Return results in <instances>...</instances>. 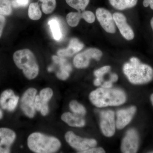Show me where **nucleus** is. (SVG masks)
I'll return each instance as SVG.
<instances>
[{
  "label": "nucleus",
  "instance_id": "f257e3e1",
  "mask_svg": "<svg viewBox=\"0 0 153 153\" xmlns=\"http://www.w3.org/2000/svg\"><path fill=\"white\" fill-rule=\"evenodd\" d=\"M89 98L94 105L102 108L121 105L126 102V96L120 89L102 87L91 92Z\"/></svg>",
  "mask_w": 153,
  "mask_h": 153
},
{
  "label": "nucleus",
  "instance_id": "f03ea898",
  "mask_svg": "<svg viewBox=\"0 0 153 153\" xmlns=\"http://www.w3.org/2000/svg\"><path fill=\"white\" fill-rule=\"evenodd\" d=\"M124 73L131 83L136 85L150 82L153 79V69L147 64L141 63L136 57H132L123 67Z\"/></svg>",
  "mask_w": 153,
  "mask_h": 153
},
{
  "label": "nucleus",
  "instance_id": "7ed1b4c3",
  "mask_svg": "<svg viewBox=\"0 0 153 153\" xmlns=\"http://www.w3.org/2000/svg\"><path fill=\"white\" fill-rule=\"evenodd\" d=\"M27 144L30 150L37 153H55L61 147V143L57 138L39 132L33 133L29 136Z\"/></svg>",
  "mask_w": 153,
  "mask_h": 153
},
{
  "label": "nucleus",
  "instance_id": "20e7f679",
  "mask_svg": "<svg viewBox=\"0 0 153 153\" xmlns=\"http://www.w3.org/2000/svg\"><path fill=\"white\" fill-rule=\"evenodd\" d=\"M13 57L16 66L23 70L24 75L27 79H34L38 76L39 66L35 55L30 49L18 50L14 53Z\"/></svg>",
  "mask_w": 153,
  "mask_h": 153
},
{
  "label": "nucleus",
  "instance_id": "39448f33",
  "mask_svg": "<svg viewBox=\"0 0 153 153\" xmlns=\"http://www.w3.org/2000/svg\"><path fill=\"white\" fill-rule=\"evenodd\" d=\"M65 138L68 144L79 153H83L91 148L94 147L97 144L95 140L81 137L71 131L66 132Z\"/></svg>",
  "mask_w": 153,
  "mask_h": 153
},
{
  "label": "nucleus",
  "instance_id": "423d86ee",
  "mask_svg": "<svg viewBox=\"0 0 153 153\" xmlns=\"http://www.w3.org/2000/svg\"><path fill=\"white\" fill-rule=\"evenodd\" d=\"M102 52L99 49L90 48L79 53L74 57V66L78 68H86L89 65L91 59L99 61L102 56Z\"/></svg>",
  "mask_w": 153,
  "mask_h": 153
},
{
  "label": "nucleus",
  "instance_id": "0eeeda50",
  "mask_svg": "<svg viewBox=\"0 0 153 153\" xmlns=\"http://www.w3.org/2000/svg\"><path fill=\"white\" fill-rule=\"evenodd\" d=\"M100 127L102 132L105 137H110L115 132V114L112 110L103 111L100 114Z\"/></svg>",
  "mask_w": 153,
  "mask_h": 153
},
{
  "label": "nucleus",
  "instance_id": "6e6552de",
  "mask_svg": "<svg viewBox=\"0 0 153 153\" xmlns=\"http://www.w3.org/2000/svg\"><path fill=\"white\" fill-rule=\"evenodd\" d=\"M37 92L36 88H29L25 91L21 99V107L22 111L30 118L34 117L36 114L35 100Z\"/></svg>",
  "mask_w": 153,
  "mask_h": 153
},
{
  "label": "nucleus",
  "instance_id": "1a4fd4ad",
  "mask_svg": "<svg viewBox=\"0 0 153 153\" xmlns=\"http://www.w3.org/2000/svg\"><path fill=\"white\" fill-rule=\"evenodd\" d=\"M139 145V137L137 132L134 129H130L126 133L124 137L121 150L123 153H136Z\"/></svg>",
  "mask_w": 153,
  "mask_h": 153
},
{
  "label": "nucleus",
  "instance_id": "9d476101",
  "mask_svg": "<svg viewBox=\"0 0 153 153\" xmlns=\"http://www.w3.org/2000/svg\"><path fill=\"white\" fill-rule=\"evenodd\" d=\"M53 91L50 88H44L40 91L39 95L36 96L35 100V108L40 111L43 116H46L49 113L48 102L52 96Z\"/></svg>",
  "mask_w": 153,
  "mask_h": 153
},
{
  "label": "nucleus",
  "instance_id": "9b49d317",
  "mask_svg": "<svg viewBox=\"0 0 153 153\" xmlns=\"http://www.w3.org/2000/svg\"><path fill=\"white\" fill-rule=\"evenodd\" d=\"M97 18L101 27L108 33L114 34L116 29L113 17L106 9L99 8L96 11Z\"/></svg>",
  "mask_w": 153,
  "mask_h": 153
},
{
  "label": "nucleus",
  "instance_id": "f8f14e48",
  "mask_svg": "<svg viewBox=\"0 0 153 153\" xmlns=\"http://www.w3.org/2000/svg\"><path fill=\"white\" fill-rule=\"evenodd\" d=\"M16 133L7 128H0V153L10 152L11 146L16 139Z\"/></svg>",
  "mask_w": 153,
  "mask_h": 153
},
{
  "label": "nucleus",
  "instance_id": "ddd939ff",
  "mask_svg": "<svg viewBox=\"0 0 153 153\" xmlns=\"http://www.w3.org/2000/svg\"><path fill=\"white\" fill-rule=\"evenodd\" d=\"M115 23L117 26L121 34L126 40H131L134 37V34L131 27L127 23L126 18L123 14L116 13L113 15Z\"/></svg>",
  "mask_w": 153,
  "mask_h": 153
},
{
  "label": "nucleus",
  "instance_id": "4468645a",
  "mask_svg": "<svg viewBox=\"0 0 153 153\" xmlns=\"http://www.w3.org/2000/svg\"><path fill=\"white\" fill-rule=\"evenodd\" d=\"M136 107L131 106L125 109L119 110L117 113L116 126L118 129L124 128L131 121L136 112Z\"/></svg>",
  "mask_w": 153,
  "mask_h": 153
},
{
  "label": "nucleus",
  "instance_id": "2eb2a0df",
  "mask_svg": "<svg viewBox=\"0 0 153 153\" xmlns=\"http://www.w3.org/2000/svg\"><path fill=\"white\" fill-rule=\"evenodd\" d=\"M52 60L54 63L60 66V70L56 73L57 78L61 80H66L69 77L70 72L72 70L71 65L67 63L66 59L60 56L54 55L52 56Z\"/></svg>",
  "mask_w": 153,
  "mask_h": 153
},
{
  "label": "nucleus",
  "instance_id": "dca6fc26",
  "mask_svg": "<svg viewBox=\"0 0 153 153\" xmlns=\"http://www.w3.org/2000/svg\"><path fill=\"white\" fill-rule=\"evenodd\" d=\"M84 47V45L76 38H72L70 41L68 47L66 49H59L57 55L60 57H71L79 52Z\"/></svg>",
  "mask_w": 153,
  "mask_h": 153
},
{
  "label": "nucleus",
  "instance_id": "f3484780",
  "mask_svg": "<svg viewBox=\"0 0 153 153\" xmlns=\"http://www.w3.org/2000/svg\"><path fill=\"white\" fill-rule=\"evenodd\" d=\"M62 120L68 126L74 127H82L85 126V121L82 116L70 112H65L61 116Z\"/></svg>",
  "mask_w": 153,
  "mask_h": 153
},
{
  "label": "nucleus",
  "instance_id": "a211bd4d",
  "mask_svg": "<svg viewBox=\"0 0 153 153\" xmlns=\"http://www.w3.org/2000/svg\"><path fill=\"white\" fill-rule=\"evenodd\" d=\"M48 24L54 39L57 41L61 40L63 37V33L59 20L57 18H52L48 21Z\"/></svg>",
  "mask_w": 153,
  "mask_h": 153
},
{
  "label": "nucleus",
  "instance_id": "6ab92c4d",
  "mask_svg": "<svg viewBox=\"0 0 153 153\" xmlns=\"http://www.w3.org/2000/svg\"><path fill=\"white\" fill-rule=\"evenodd\" d=\"M138 0H109V2L114 8L118 10H125L134 7L137 3Z\"/></svg>",
  "mask_w": 153,
  "mask_h": 153
},
{
  "label": "nucleus",
  "instance_id": "aec40b11",
  "mask_svg": "<svg viewBox=\"0 0 153 153\" xmlns=\"http://www.w3.org/2000/svg\"><path fill=\"white\" fill-rule=\"evenodd\" d=\"M28 15L31 20L37 21L41 19L42 13L38 3H32L30 4L28 9Z\"/></svg>",
  "mask_w": 153,
  "mask_h": 153
},
{
  "label": "nucleus",
  "instance_id": "412c9836",
  "mask_svg": "<svg viewBox=\"0 0 153 153\" xmlns=\"http://www.w3.org/2000/svg\"><path fill=\"white\" fill-rule=\"evenodd\" d=\"M90 0H66L68 5L78 11L84 10L88 5Z\"/></svg>",
  "mask_w": 153,
  "mask_h": 153
},
{
  "label": "nucleus",
  "instance_id": "4be33fe9",
  "mask_svg": "<svg viewBox=\"0 0 153 153\" xmlns=\"http://www.w3.org/2000/svg\"><path fill=\"white\" fill-rule=\"evenodd\" d=\"M82 19L81 11L78 12H71L66 16V20L69 26L71 27H75L79 24L80 19Z\"/></svg>",
  "mask_w": 153,
  "mask_h": 153
},
{
  "label": "nucleus",
  "instance_id": "5701e85b",
  "mask_svg": "<svg viewBox=\"0 0 153 153\" xmlns=\"http://www.w3.org/2000/svg\"><path fill=\"white\" fill-rule=\"evenodd\" d=\"M39 1L41 3V8L45 14L51 13L56 8V0H39Z\"/></svg>",
  "mask_w": 153,
  "mask_h": 153
},
{
  "label": "nucleus",
  "instance_id": "b1692460",
  "mask_svg": "<svg viewBox=\"0 0 153 153\" xmlns=\"http://www.w3.org/2000/svg\"><path fill=\"white\" fill-rule=\"evenodd\" d=\"M69 107L74 114L84 116L86 113L85 108L76 100H72L69 103Z\"/></svg>",
  "mask_w": 153,
  "mask_h": 153
},
{
  "label": "nucleus",
  "instance_id": "393cba45",
  "mask_svg": "<svg viewBox=\"0 0 153 153\" xmlns=\"http://www.w3.org/2000/svg\"><path fill=\"white\" fill-rule=\"evenodd\" d=\"M12 13V2L10 0H0V15L9 16Z\"/></svg>",
  "mask_w": 153,
  "mask_h": 153
},
{
  "label": "nucleus",
  "instance_id": "a878e982",
  "mask_svg": "<svg viewBox=\"0 0 153 153\" xmlns=\"http://www.w3.org/2000/svg\"><path fill=\"white\" fill-rule=\"evenodd\" d=\"M14 94V91L11 89H7L3 91L0 97V106L3 109L6 110L8 102Z\"/></svg>",
  "mask_w": 153,
  "mask_h": 153
},
{
  "label": "nucleus",
  "instance_id": "bb28decb",
  "mask_svg": "<svg viewBox=\"0 0 153 153\" xmlns=\"http://www.w3.org/2000/svg\"><path fill=\"white\" fill-rule=\"evenodd\" d=\"M19 97L14 94L8 102L7 107H6V110L9 111H14L16 108L18 102H19Z\"/></svg>",
  "mask_w": 153,
  "mask_h": 153
},
{
  "label": "nucleus",
  "instance_id": "cd10ccee",
  "mask_svg": "<svg viewBox=\"0 0 153 153\" xmlns=\"http://www.w3.org/2000/svg\"><path fill=\"white\" fill-rule=\"evenodd\" d=\"M110 66H104L101 68L96 70L94 72V75L97 78H98L102 81L103 76L105 74L108 72L110 70Z\"/></svg>",
  "mask_w": 153,
  "mask_h": 153
},
{
  "label": "nucleus",
  "instance_id": "c85d7f7f",
  "mask_svg": "<svg viewBox=\"0 0 153 153\" xmlns=\"http://www.w3.org/2000/svg\"><path fill=\"white\" fill-rule=\"evenodd\" d=\"M82 19L88 23H93L95 21V17L94 14L90 11H85L82 12Z\"/></svg>",
  "mask_w": 153,
  "mask_h": 153
},
{
  "label": "nucleus",
  "instance_id": "c756f323",
  "mask_svg": "<svg viewBox=\"0 0 153 153\" xmlns=\"http://www.w3.org/2000/svg\"><path fill=\"white\" fill-rule=\"evenodd\" d=\"M30 0H12V6L14 8L24 7H27Z\"/></svg>",
  "mask_w": 153,
  "mask_h": 153
},
{
  "label": "nucleus",
  "instance_id": "7c9ffc66",
  "mask_svg": "<svg viewBox=\"0 0 153 153\" xmlns=\"http://www.w3.org/2000/svg\"><path fill=\"white\" fill-rule=\"evenodd\" d=\"M105 151L102 148L94 147L91 148L85 151L83 153H104Z\"/></svg>",
  "mask_w": 153,
  "mask_h": 153
},
{
  "label": "nucleus",
  "instance_id": "2f4dec72",
  "mask_svg": "<svg viewBox=\"0 0 153 153\" xmlns=\"http://www.w3.org/2000/svg\"><path fill=\"white\" fill-rule=\"evenodd\" d=\"M5 19L4 16L0 15V38L2 36L3 29L5 25Z\"/></svg>",
  "mask_w": 153,
  "mask_h": 153
},
{
  "label": "nucleus",
  "instance_id": "473e14b6",
  "mask_svg": "<svg viewBox=\"0 0 153 153\" xmlns=\"http://www.w3.org/2000/svg\"><path fill=\"white\" fill-rule=\"evenodd\" d=\"M143 5L146 7L150 6L151 8L153 10V0H144Z\"/></svg>",
  "mask_w": 153,
  "mask_h": 153
},
{
  "label": "nucleus",
  "instance_id": "72a5a7b5",
  "mask_svg": "<svg viewBox=\"0 0 153 153\" xmlns=\"http://www.w3.org/2000/svg\"><path fill=\"white\" fill-rule=\"evenodd\" d=\"M118 79V76L117 74H111L110 78L109 81L113 83V82H116Z\"/></svg>",
  "mask_w": 153,
  "mask_h": 153
},
{
  "label": "nucleus",
  "instance_id": "f704fd0d",
  "mask_svg": "<svg viewBox=\"0 0 153 153\" xmlns=\"http://www.w3.org/2000/svg\"><path fill=\"white\" fill-rule=\"evenodd\" d=\"M112 82H111L109 80H108L104 82L102 87L104 88H111L112 86Z\"/></svg>",
  "mask_w": 153,
  "mask_h": 153
},
{
  "label": "nucleus",
  "instance_id": "c9c22d12",
  "mask_svg": "<svg viewBox=\"0 0 153 153\" xmlns=\"http://www.w3.org/2000/svg\"><path fill=\"white\" fill-rule=\"evenodd\" d=\"M102 82V81L100 79H98V78H96L94 79V85H95V86H98L101 85Z\"/></svg>",
  "mask_w": 153,
  "mask_h": 153
},
{
  "label": "nucleus",
  "instance_id": "e433bc0d",
  "mask_svg": "<svg viewBox=\"0 0 153 153\" xmlns=\"http://www.w3.org/2000/svg\"><path fill=\"white\" fill-rule=\"evenodd\" d=\"M3 116V114L2 111L0 109V120H1V119L2 118Z\"/></svg>",
  "mask_w": 153,
  "mask_h": 153
},
{
  "label": "nucleus",
  "instance_id": "4c0bfd02",
  "mask_svg": "<svg viewBox=\"0 0 153 153\" xmlns=\"http://www.w3.org/2000/svg\"><path fill=\"white\" fill-rule=\"evenodd\" d=\"M151 26L153 31V17L152 18V20L151 21Z\"/></svg>",
  "mask_w": 153,
  "mask_h": 153
},
{
  "label": "nucleus",
  "instance_id": "58836bf2",
  "mask_svg": "<svg viewBox=\"0 0 153 153\" xmlns=\"http://www.w3.org/2000/svg\"><path fill=\"white\" fill-rule=\"evenodd\" d=\"M150 99L151 102H152V105H153V94H152V95H151Z\"/></svg>",
  "mask_w": 153,
  "mask_h": 153
}]
</instances>
